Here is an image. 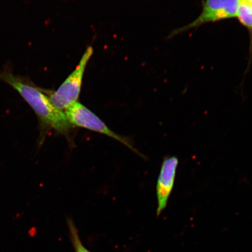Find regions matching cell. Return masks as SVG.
Segmentation results:
<instances>
[{
    "label": "cell",
    "mask_w": 252,
    "mask_h": 252,
    "mask_svg": "<svg viewBox=\"0 0 252 252\" xmlns=\"http://www.w3.org/2000/svg\"><path fill=\"white\" fill-rule=\"evenodd\" d=\"M65 114L73 127L88 129L113 138L128 147L133 152L140 155L128 138L116 133L98 116L80 102H77L65 110ZM141 156V155H140Z\"/></svg>",
    "instance_id": "cell-3"
},
{
    "label": "cell",
    "mask_w": 252,
    "mask_h": 252,
    "mask_svg": "<svg viewBox=\"0 0 252 252\" xmlns=\"http://www.w3.org/2000/svg\"><path fill=\"white\" fill-rule=\"evenodd\" d=\"M67 225L70 234V240L73 246L75 252H91L85 247L81 241L80 235H79L78 229L73 220L71 219H67Z\"/></svg>",
    "instance_id": "cell-7"
},
{
    "label": "cell",
    "mask_w": 252,
    "mask_h": 252,
    "mask_svg": "<svg viewBox=\"0 0 252 252\" xmlns=\"http://www.w3.org/2000/svg\"><path fill=\"white\" fill-rule=\"evenodd\" d=\"M93 53V47L88 46L77 67L63 82L58 90L53 91L45 90L47 96L56 108L65 112V110L78 102L84 72Z\"/></svg>",
    "instance_id": "cell-2"
},
{
    "label": "cell",
    "mask_w": 252,
    "mask_h": 252,
    "mask_svg": "<svg viewBox=\"0 0 252 252\" xmlns=\"http://www.w3.org/2000/svg\"><path fill=\"white\" fill-rule=\"evenodd\" d=\"M241 1H243L245 3H247L248 4L252 5V0H240Z\"/></svg>",
    "instance_id": "cell-8"
},
{
    "label": "cell",
    "mask_w": 252,
    "mask_h": 252,
    "mask_svg": "<svg viewBox=\"0 0 252 252\" xmlns=\"http://www.w3.org/2000/svg\"><path fill=\"white\" fill-rule=\"evenodd\" d=\"M239 5V0H205L202 11L196 20L185 27L173 31L169 37L204 24L236 18Z\"/></svg>",
    "instance_id": "cell-4"
},
{
    "label": "cell",
    "mask_w": 252,
    "mask_h": 252,
    "mask_svg": "<svg viewBox=\"0 0 252 252\" xmlns=\"http://www.w3.org/2000/svg\"><path fill=\"white\" fill-rule=\"evenodd\" d=\"M179 159L175 156L166 157L160 167L157 182V216L159 217L168 204L174 187Z\"/></svg>",
    "instance_id": "cell-5"
},
{
    "label": "cell",
    "mask_w": 252,
    "mask_h": 252,
    "mask_svg": "<svg viewBox=\"0 0 252 252\" xmlns=\"http://www.w3.org/2000/svg\"><path fill=\"white\" fill-rule=\"evenodd\" d=\"M239 23L247 28L251 39L250 52H252V5L239 0L237 16Z\"/></svg>",
    "instance_id": "cell-6"
},
{
    "label": "cell",
    "mask_w": 252,
    "mask_h": 252,
    "mask_svg": "<svg viewBox=\"0 0 252 252\" xmlns=\"http://www.w3.org/2000/svg\"><path fill=\"white\" fill-rule=\"evenodd\" d=\"M0 81L18 92L35 113L39 122V146L51 130L64 135L68 140L73 128L65 112L53 105L45 89L36 86L29 77L16 75L9 65L0 69Z\"/></svg>",
    "instance_id": "cell-1"
}]
</instances>
